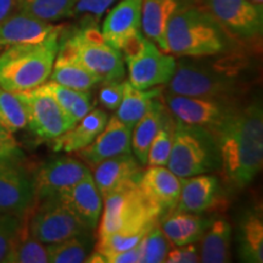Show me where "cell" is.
Wrapping results in <instances>:
<instances>
[{"mask_svg":"<svg viewBox=\"0 0 263 263\" xmlns=\"http://www.w3.org/2000/svg\"><path fill=\"white\" fill-rule=\"evenodd\" d=\"M138 186L161 216L173 211L180 194V178L167 166H149L143 171Z\"/></svg>","mask_w":263,"mask_h":263,"instance_id":"17","label":"cell"},{"mask_svg":"<svg viewBox=\"0 0 263 263\" xmlns=\"http://www.w3.org/2000/svg\"><path fill=\"white\" fill-rule=\"evenodd\" d=\"M58 197L84 227L89 230L97 227L103 212L104 200L97 188L91 172Z\"/></svg>","mask_w":263,"mask_h":263,"instance_id":"18","label":"cell"},{"mask_svg":"<svg viewBox=\"0 0 263 263\" xmlns=\"http://www.w3.org/2000/svg\"><path fill=\"white\" fill-rule=\"evenodd\" d=\"M132 140V128L121 122L116 116L107 120L104 129L99 133L94 141L83 149L76 151L82 161L93 167L110 157L129 154Z\"/></svg>","mask_w":263,"mask_h":263,"instance_id":"16","label":"cell"},{"mask_svg":"<svg viewBox=\"0 0 263 263\" xmlns=\"http://www.w3.org/2000/svg\"><path fill=\"white\" fill-rule=\"evenodd\" d=\"M141 4L143 0H122L104 20L101 34L117 50L122 51L141 35Z\"/></svg>","mask_w":263,"mask_h":263,"instance_id":"15","label":"cell"},{"mask_svg":"<svg viewBox=\"0 0 263 263\" xmlns=\"http://www.w3.org/2000/svg\"><path fill=\"white\" fill-rule=\"evenodd\" d=\"M31 211V210H29ZM29 211L22 217L21 228L6 256V263H48L47 244L39 241L28 228Z\"/></svg>","mask_w":263,"mask_h":263,"instance_id":"30","label":"cell"},{"mask_svg":"<svg viewBox=\"0 0 263 263\" xmlns=\"http://www.w3.org/2000/svg\"><path fill=\"white\" fill-rule=\"evenodd\" d=\"M249 65L240 58L205 61L202 58H182L167 83L170 94L186 97L241 99L250 89Z\"/></svg>","mask_w":263,"mask_h":263,"instance_id":"2","label":"cell"},{"mask_svg":"<svg viewBox=\"0 0 263 263\" xmlns=\"http://www.w3.org/2000/svg\"><path fill=\"white\" fill-rule=\"evenodd\" d=\"M211 218L202 216V213L183 211L167 212L160 218V227L174 246H182L199 241L206 232Z\"/></svg>","mask_w":263,"mask_h":263,"instance_id":"22","label":"cell"},{"mask_svg":"<svg viewBox=\"0 0 263 263\" xmlns=\"http://www.w3.org/2000/svg\"><path fill=\"white\" fill-rule=\"evenodd\" d=\"M215 20L230 41L256 42L261 38L262 9L250 0H190Z\"/></svg>","mask_w":263,"mask_h":263,"instance_id":"9","label":"cell"},{"mask_svg":"<svg viewBox=\"0 0 263 263\" xmlns=\"http://www.w3.org/2000/svg\"><path fill=\"white\" fill-rule=\"evenodd\" d=\"M170 54L179 58H210L228 50L230 38L205 11L184 3L171 16L166 31Z\"/></svg>","mask_w":263,"mask_h":263,"instance_id":"3","label":"cell"},{"mask_svg":"<svg viewBox=\"0 0 263 263\" xmlns=\"http://www.w3.org/2000/svg\"><path fill=\"white\" fill-rule=\"evenodd\" d=\"M163 103L177 121L215 132L241 105V99L164 93Z\"/></svg>","mask_w":263,"mask_h":263,"instance_id":"10","label":"cell"},{"mask_svg":"<svg viewBox=\"0 0 263 263\" xmlns=\"http://www.w3.org/2000/svg\"><path fill=\"white\" fill-rule=\"evenodd\" d=\"M34 202L33 176L21 156L0 161V212L24 217Z\"/></svg>","mask_w":263,"mask_h":263,"instance_id":"13","label":"cell"},{"mask_svg":"<svg viewBox=\"0 0 263 263\" xmlns=\"http://www.w3.org/2000/svg\"><path fill=\"white\" fill-rule=\"evenodd\" d=\"M103 200V218L98 238L111 233H146L162 217L141 192L138 182L124 184L106 194Z\"/></svg>","mask_w":263,"mask_h":263,"instance_id":"5","label":"cell"},{"mask_svg":"<svg viewBox=\"0 0 263 263\" xmlns=\"http://www.w3.org/2000/svg\"><path fill=\"white\" fill-rule=\"evenodd\" d=\"M232 227L223 218L211 219L200 245V262L226 263L230 261Z\"/></svg>","mask_w":263,"mask_h":263,"instance_id":"28","label":"cell"},{"mask_svg":"<svg viewBox=\"0 0 263 263\" xmlns=\"http://www.w3.org/2000/svg\"><path fill=\"white\" fill-rule=\"evenodd\" d=\"M250 2H252L256 6H258V8L262 9V4H263V0H250Z\"/></svg>","mask_w":263,"mask_h":263,"instance_id":"45","label":"cell"},{"mask_svg":"<svg viewBox=\"0 0 263 263\" xmlns=\"http://www.w3.org/2000/svg\"><path fill=\"white\" fill-rule=\"evenodd\" d=\"M89 173V168L73 157L61 156L49 160L33 176L35 201L60 195Z\"/></svg>","mask_w":263,"mask_h":263,"instance_id":"14","label":"cell"},{"mask_svg":"<svg viewBox=\"0 0 263 263\" xmlns=\"http://www.w3.org/2000/svg\"><path fill=\"white\" fill-rule=\"evenodd\" d=\"M15 156H22L17 141L11 133L0 126V161Z\"/></svg>","mask_w":263,"mask_h":263,"instance_id":"42","label":"cell"},{"mask_svg":"<svg viewBox=\"0 0 263 263\" xmlns=\"http://www.w3.org/2000/svg\"><path fill=\"white\" fill-rule=\"evenodd\" d=\"M146 233H138V234H122V233H111L98 239V244L95 246V251L104 256L105 263L108 256L117 254V252L126 251L134 246H137Z\"/></svg>","mask_w":263,"mask_h":263,"instance_id":"37","label":"cell"},{"mask_svg":"<svg viewBox=\"0 0 263 263\" xmlns=\"http://www.w3.org/2000/svg\"><path fill=\"white\" fill-rule=\"evenodd\" d=\"M99 91V103L110 111H116L120 106L123 97L124 82L122 81H105Z\"/></svg>","mask_w":263,"mask_h":263,"instance_id":"39","label":"cell"},{"mask_svg":"<svg viewBox=\"0 0 263 263\" xmlns=\"http://www.w3.org/2000/svg\"><path fill=\"white\" fill-rule=\"evenodd\" d=\"M115 2L116 0H77L72 16L88 15L99 18Z\"/></svg>","mask_w":263,"mask_h":263,"instance_id":"40","label":"cell"},{"mask_svg":"<svg viewBox=\"0 0 263 263\" xmlns=\"http://www.w3.org/2000/svg\"><path fill=\"white\" fill-rule=\"evenodd\" d=\"M166 112L167 107L163 101H160L157 98L154 99L149 110L132 129L130 149L133 151V155L143 166L146 164L150 145L163 122Z\"/></svg>","mask_w":263,"mask_h":263,"instance_id":"25","label":"cell"},{"mask_svg":"<svg viewBox=\"0 0 263 263\" xmlns=\"http://www.w3.org/2000/svg\"><path fill=\"white\" fill-rule=\"evenodd\" d=\"M222 201L219 180L212 174L180 178V194L176 211L205 213L216 209Z\"/></svg>","mask_w":263,"mask_h":263,"instance_id":"19","label":"cell"},{"mask_svg":"<svg viewBox=\"0 0 263 263\" xmlns=\"http://www.w3.org/2000/svg\"><path fill=\"white\" fill-rule=\"evenodd\" d=\"M21 223L22 217L0 212V262H5Z\"/></svg>","mask_w":263,"mask_h":263,"instance_id":"38","label":"cell"},{"mask_svg":"<svg viewBox=\"0 0 263 263\" xmlns=\"http://www.w3.org/2000/svg\"><path fill=\"white\" fill-rule=\"evenodd\" d=\"M61 27L18 10L0 22V49L18 44H37Z\"/></svg>","mask_w":263,"mask_h":263,"instance_id":"20","label":"cell"},{"mask_svg":"<svg viewBox=\"0 0 263 263\" xmlns=\"http://www.w3.org/2000/svg\"><path fill=\"white\" fill-rule=\"evenodd\" d=\"M180 5H183L180 0H143L141 4V29L144 35L164 52H168L167 25Z\"/></svg>","mask_w":263,"mask_h":263,"instance_id":"24","label":"cell"},{"mask_svg":"<svg viewBox=\"0 0 263 263\" xmlns=\"http://www.w3.org/2000/svg\"><path fill=\"white\" fill-rule=\"evenodd\" d=\"M20 0H0V22L18 11Z\"/></svg>","mask_w":263,"mask_h":263,"instance_id":"44","label":"cell"},{"mask_svg":"<svg viewBox=\"0 0 263 263\" xmlns=\"http://www.w3.org/2000/svg\"><path fill=\"white\" fill-rule=\"evenodd\" d=\"M16 94L27 108V126L41 139L52 140L73 127L74 123L44 84Z\"/></svg>","mask_w":263,"mask_h":263,"instance_id":"12","label":"cell"},{"mask_svg":"<svg viewBox=\"0 0 263 263\" xmlns=\"http://www.w3.org/2000/svg\"><path fill=\"white\" fill-rule=\"evenodd\" d=\"M176 120H173L172 115L167 108L166 116L157 130L153 143H151L149 153H147V166H166L168 161L171 147L173 143V133Z\"/></svg>","mask_w":263,"mask_h":263,"instance_id":"35","label":"cell"},{"mask_svg":"<svg viewBox=\"0 0 263 263\" xmlns=\"http://www.w3.org/2000/svg\"><path fill=\"white\" fill-rule=\"evenodd\" d=\"M141 248L140 242L126 251L117 252L106 257V263H140Z\"/></svg>","mask_w":263,"mask_h":263,"instance_id":"43","label":"cell"},{"mask_svg":"<svg viewBox=\"0 0 263 263\" xmlns=\"http://www.w3.org/2000/svg\"><path fill=\"white\" fill-rule=\"evenodd\" d=\"M91 251L89 234H81L58 242L47 244L49 262L81 263L84 262Z\"/></svg>","mask_w":263,"mask_h":263,"instance_id":"32","label":"cell"},{"mask_svg":"<svg viewBox=\"0 0 263 263\" xmlns=\"http://www.w3.org/2000/svg\"><path fill=\"white\" fill-rule=\"evenodd\" d=\"M44 87L55 98L64 112L71 118L74 124L93 110L89 90L71 89L51 81L45 82Z\"/></svg>","mask_w":263,"mask_h":263,"instance_id":"31","label":"cell"},{"mask_svg":"<svg viewBox=\"0 0 263 263\" xmlns=\"http://www.w3.org/2000/svg\"><path fill=\"white\" fill-rule=\"evenodd\" d=\"M0 126L9 133L27 127V108L16 93L0 88Z\"/></svg>","mask_w":263,"mask_h":263,"instance_id":"34","label":"cell"},{"mask_svg":"<svg viewBox=\"0 0 263 263\" xmlns=\"http://www.w3.org/2000/svg\"><path fill=\"white\" fill-rule=\"evenodd\" d=\"M218 141L221 172L232 188L248 186L263 164V110L258 100L242 104L213 132Z\"/></svg>","mask_w":263,"mask_h":263,"instance_id":"1","label":"cell"},{"mask_svg":"<svg viewBox=\"0 0 263 263\" xmlns=\"http://www.w3.org/2000/svg\"><path fill=\"white\" fill-rule=\"evenodd\" d=\"M49 78L54 83L76 90H90L103 82L100 77L87 70L80 62L61 50H58Z\"/></svg>","mask_w":263,"mask_h":263,"instance_id":"27","label":"cell"},{"mask_svg":"<svg viewBox=\"0 0 263 263\" xmlns=\"http://www.w3.org/2000/svg\"><path fill=\"white\" fill-rule=\"evenodd\" d=\"M238 254L242 262H263V218L261 210H249L240 219Z\"/></svg>","mask_w":263,"mask_h":263,"instance_id":"26","label":"cell"},{"mask_svg":"<svg viewBox=\"0 0 263 263\" xmlns=\"http://www.w3.org/2000/svg\"><path fill=\"white\" fill-rule=\"evenodd\" d=\"M59 50L66 52L101 81H122L124 62L121 51L105 41L95 25L84 26L59 42Z\"/></svg>","mask_w":263,"mask_h":263,"instance_id":"7","label":"cell"},{"mask_svg":"<svg viewBox=\"0 0 263 263\" xmlns=\"http://www.w3.org/2000/svg\"><path fill=\"white\" fill-rule=\"evenodd\" d=\"M143 164L132 154L110 157L91 167L93 179L101 196L120 188L124 184L138 182L143 173Z\"/></svg>","mask_w":263,"mask_h":263,"instance_id":"21","label":"cell"},{"mask_svg":"<svg viewBox=\"0 0 263 263\" xmlns=\"http://www.w3.org/2000/svg\"><path fill=\"white\" fill-rule=\"evenodd\" d=\"M38 201L39 205H33L29 211L28 228L39 241L51 244L76 235L89 234V229L66 209L58 196Z\"/></svg>","mask_w":263,"mask_h":263,"instance_id":"11","label":"cell"},{"mask_svg":"<svg viewBox=\"0 0 263 263\" xmlns=\"http://www.w3.org/2000/svg\"><path fill=\"white\" fill-rule=\"evenodd\" d=\"M64 27L37 44L6 48L0 55V88L11 93L31 90L50 77Z\"/></svg>","mask_w":263,"mask_h":263,"instance_id":"4","label":"cell"},{"mask_svg":"<svg viewBox=\"0 0 263 263\" xmlns=\"http://www.w3.org/2000/svg\"><path fill=\"white\" fill-rule=\"evenodd\" d=\"M164 262L167 263H196L200 262L199 250L196 245L186 244L182 246H176V249H170L167 252Z\"/></svg>","mask_w":263,"mask_h":263,"instance_id":"41","label":"cell"},{"mask_svg":"<svg viewBox=\"0 0 263 263\" xmlns=\"http://www.w3.org/2000/svg\"><path fill=\"white\" fill-rule=\"evenodd\" d=\"M77 0H20V11L45 22L71 17Z\"/></svg>","mask_w":263,"mask_h":263,"instance_id":"33","label":"cell"},{"mask_svg":"<svg viewBox=\"0 0 263 263\" xmlns=\"http://www.w3.org/2000/svg\"><path fill=\"white\" fill-rule=\"evenodd\" d=\"M122 52L128 68V82L138 89L167 84L176 70L172 55L161 50L145 35H139Z\"/></svg>","mask_w":263,"mask_h":263,"instance_id":"8","label":"cell"},{"mask_svg":"<svg viewBox=\"0 0 263 263\" xmlns=\"http://www.w3.org/2000/svg\"><path fill=\"white\" fill-rule=\"evenodd\" d=\"M161 93H162V89L160 87L138 89L128 81H124L123 97L120 106L116 108L115 116L133 129L134 124L149 110L154 99L159 98Z\"/></svg>","mask_w":263,"mask_h":263,"instance_id":"29","label":"cell"},{"mask_svg":"<svg viewBox=\"0 0 263 263\" xmlns=\"http://www.w3.org/2000/svg\"><path fill=\"white\" fill-rule=\"evenodd\" d=\"M141 258L140 263L164 262L167 252L171 249L170 240L166 238L160 227V221L147 230L140 241Z\"/></svg>","mask_w":263,"mask_h":263,"instance_id":"36","label":"cell"},{"mask_svg":"<svg viewBox=\"0 0 263 263\" xmlns=\"http://www.w3.org/2000/svg\"><path fill=\"white\" fill-rule=\"evenodd\" d=\"M107 120L108 116L104 110L95 108L89 111L82 120L73 124V127L51 140L52 149L65 153H76L83 149L93 143L99 133L104 129Z\"/></svg>","mask_w":263,"mask_h":263,"instance_id":"23","label":"cell"},{"mask_svg":"<svg viewBox=\"0 0 263 263\" xmlns=\"http://www.w3.org/2000/svg\"><path fill=\"white\" fill-rule=\"evenodd\" d=\"M166 166L179 178L219 171L221 155L216 134L207 128L176 120L173 143Z\"/></svg>","mask_w":263,"mask_h":263,"instance_id":"6","label":"cell"}]
</instances>
